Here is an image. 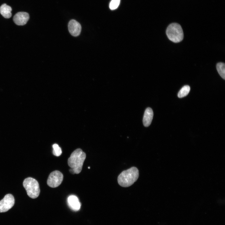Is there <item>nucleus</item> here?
I'll return each mask as SVG.
<instances>
[{"label":"nucleus","instance_id":"obj_1","mask_svg":"<svg viewBox=\"0 0 225 225\" xmlns=\"http://www.w3.org/2000/svg\"><path fill=\"white\" fill-rule=\"evenodd\" d=\"M86 154L80 148H78L71 153L68 159V164L71 168L69 171L73 174H78L81 171Z\"/></svg>","mask_w":225,"mask_h":225},{"label":"nucleus","instance_id":"obj_2","mask_svg":"<svg viewBox=\"0 0 225 225\" xmlns=\"http://www.w3.org/2000/svg\"><path fill=\"white\" fill-rule=\"evenodd\" d=\"M139 171L133 167L123 171L118 175V181L120 186L123 187H129L132 185L138 179Z\"/></svg>","mask_w":225,"mask_h":225},{"label":"nucleus","instance_id":"obj_3","mask_svg":"<svg viewBox=\"0 0 225 225\" xmlns=\"http://www.w3.org/2000/svg\"><path fill=\"white\" fill-rule=\"evenodd\" d=\"M168 38L172 42L177 43L181 41L183 38V32L182 27L177 23L170 24L166 30Z\"/></svg>","mask_w":225,"mask_h":225},{"label":"nucleus","instance_id":"obj_4","mask_svg":"<svg viewBox=\"0 0 225 225\" xmlns=\"http://www.w3.org/2000/svg\"><path fill=\"white\" fill-rule=\"evenodd\" d=\"M28 195L32 198H35L39 195L40 189L39 184L35 179L28 177L25 178L23 182Z\"/></svg>","mask_w":225,"mask_h":225},{"label":"nucleus","instance_id":"obj_5","mask_svg":"<svg viewBox=\"0 0 225 225\" xmlns=\"http://www.w3.org/2000/svg\"><path fill=\"white\" fill-rule=\"evenodd\" d=\"M63 177L62 174L59 171H53L49 175L47 181V184L50 187H57L62 182Z\"/></svg>","mask_w":225,"mask_h":225},{"label":"nucleus","instance_id":"obj_6","mask_svg":"<svg viewBox=\"0 0 225 225\" xmlns=\"http://www.w3.org/2000/svg\"><path fill=\"white\" fill-rule=\"evenodd\" d=\"M14 203L15 199L12 194H8L5 195L0 201V212L8 211L13 206Z\"/></svg>","mask_w":225,"mask_h":225},{"label":"nucleus","instance_id":"obj_7","mask_svg":"<svg viewBox=\"0 0 225 225\" xmlns=\"http://www.w3.org/2000/svg\"><path fill=\"white\" fill-rule=\"evenodd\" d=\"M68 29L70 34L74 37L79 36L81 32V26L76 20H71L68 23Z\"/></svg>","mask_w":225,"mask_h":225},{"label":"nucleus","instance_id":"obj_8","mask_svg":"<svg viewBox=\"0 0 225 225\" xmlns=\"http://www.w3.org/2000/svg\"><path fill=\"white\" fill-rule=\"evenodd\" d=\"M29 18V14L25 12H19L14 16L13 20L18 25H23L27 22Z\"/></svg>","mask_w":225,"mask_h":225},{"label":"nucleus","instance_id":"obj_9","mask_svg":"<svg viewBox=\"0 0 225 225\" xmlns=\"http://www.w3.org/2000/svg\"><path fill=\"white\" fill-rule=\"evenodd\" d=\"M67 202L70 208L74 211L79 210L81 207L80 203L78 198L74 195H71L68 198Z\"/></svg>","mask_w":225,"mask_h":225},{"label":"nucleus","instance_id":"obj_10","mask_svg":"<svg viewBox=\"0 0 225 225\" xmlns=\"http://www.w3.org/2000/svg\"><path fill=\"white\" fill-rule=\"evenodd\" d=\"M153 115V113L152 108H147L145 111L143 118V123L145 127H148L151 124Z\"/></svg>","mask_w":225,"mask_h":225},{"label":"nucleus","instance_id":"obj_11","mask_svg":"<svg viewBox=\"0 0 225 225\" xmlns=\"http://www.w3.org/2000/svg\"><path fill=\"white\" fill-rule=\"evenodd\" d=\"M12 8L9 6L4 3L0 7V13L5 18H8L12 16Z\"/></svg>","mask_w":225,"mask_h":225},{"label":"nucleus","instance_id":"obj_12","mask_svg":"<svg viewBox=\"0 0 225 225\" xmlns=\"http://www.w3.org/2000/svg\"><path fill=\"white\" fill-rule=\"evenodd\" d=\"M217 70L221 77L225 79V65L224 63L219 62L216 65Z\"/></svg>","mask_w":225,"mask_h":225},{"label":"nucleus","instance_id":"obj_13","mask_svg":"<svg viewBox=\"0 0 225 225\" xmlns=\"http://www.w3.org/2000/svg\"><path fill=\"white\" fill-rule=\"evenodd\" d=\"M190 90V88L189 86H184L179 92L178 97L179 98H182L186 96L188 94Z\"/></svg>","mask_w":225,"mask_h":225},{"label":"nucleus","instance_id":"obj_14","mask_svg":"<svg viewBox=\"0 0 225 225\" xmlns=\"http://www.w3.org/2000/svg\"><path fill=\"white\" fill-rule=\"evenodd\" d=\"M53 150L52 153L53 154L56 156H60L62 153V151L61 148L57 144H54L52 145Z\"/></svg>","mask_w":225,"mask_h":225},{"label":"nucleus","instance_id":"obj_15","mask_svg":"<svg viewBox=\"0 0 225 225\" xmlns=\"http://www.w3.org/2000/svg\"><path fill=\"white\" fill-rule=\"evenodd\" d=\"M120 0H111L109 7L110 8L113 10L116 9L119 5Z\"/></svg>","mask_w":225,"mask_h":225},{"label":"nucleus","instance_id":"obj_16","mask_svg":"<svg viewBox=\"0 0 225 225\" xmlns=\"http://www.w3.org/2000/svg\"><path fill=\"white\" fill-rule=\"evenodd\" d=\"M88 168H90L89 167H88Z\"/></svg>","mask_w":225,"mask_h":225}]
</instances>
